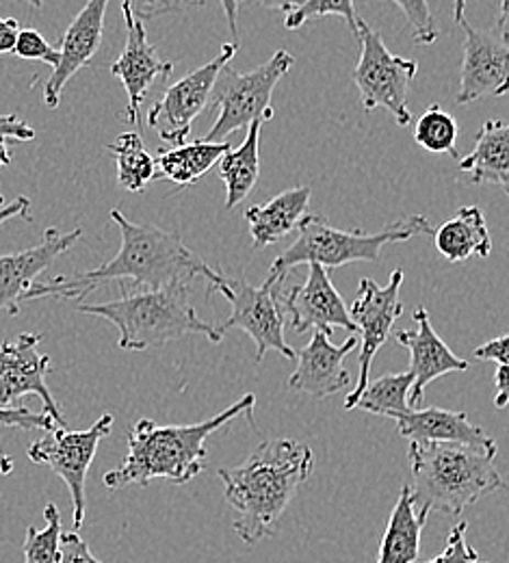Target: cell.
I'll return each instance as SVG.
<instances>
[{
  "mask_svg": "<svg viewBox=\"0 0 509 563\" xmlns=\"http://www.w3.org/2000/svg\"><path fill=\"white\" fill-rule=\"evenodd\" d=\"M111 219L122 232V245L109 263L91 272L35 282L24 301L37 297H82L98 284L122 282L124 278L144 284L146 288H163L176 282L193 280H207L209 286H215L221 278L219 272L182 243L180 234L167 232L152 223H135L120 209L111 211Z\"/></svg>",
  "mask_w": 509,
  "mask_h": 563,
  "instance_id": "cell-1",
  "label": "cell"
},
{
  "mask_svg": "<svg viewBox=\"0 0 509 563\" xmlns=\"http://www.w3.org/2000/svg\"><path fill=\"white\" fill-rule=\"evenodd\" d=\"M312 471V449L295 438L267 440L241 466L219 468L236 536L250 547L274 538L283 514Z\"/></svg>",
  "mask_w": 509,
  "mask_h": 563,
  "instance_id": "cell-2",
  "label": "cell"
},
{
  "mask_svg": "<svg viewBox=\"0 0 509 563\" xmlns=\"http://www.w3.org/2000/svg\"><path fill=\"white\" fill-rule=\"evenodd\" d=\"M254 406L256 397L247 393L218 417L196 424H156L150 419H140L126 435V460L118 468L104 473V488L122 490L133 484L146 488L152 479H167L176 486L189 484L204 468L209 453L207 440L223 424L241 417L254 424Z\"/></svg>",
  "mask_w": 509,
  "mask_h": 563,
  "instance_id": "cell-3",
  "label": "cell"
},
{
  "mask_svg": "<svg viewBox=\"0 0 509 563\" xmlns=\"http://www.w3.org/2000/svg\"><path fill=\"white\" fill-rule=\"evenodd\" d=\"M76 310L113 323L122 352H146L189 334H202L211 343L223 339L219 328L198 314L191 301V282L126 292L102 303H78Z\"/></svg>",
  "mask_w": 509,
  "mask_h": 563,
  "instance_id": "cell-4",
  "label": "cell"
},
{
  "mask_svg": "<svg viewBox=\"0 0 509 563\" xmlns=\"http://www.w3.org/2000/svg\"><path fill=\"white\" fill-rule=\"evenodd\" d=\"M497 446L482 449L453 442H410L412 493L417 505L444 516H460L488 494L506 488L495 468Z\"/></svg>",
  "mask_w": 509,
  "mask_h": 563,
  "instance_id": "cell-5",
  "label": "cell"
},
{
  "mask_svg": "<svg viewBox=\"0 0 509 563\" xmlns=\"http://www.w3.org/2000/svg\"><path fill=\"white\" fill-rule=\"evenodd\" d=\"M299 236L272 265L265 280L285 282L289 272L299 265H321L336 269L350 263H377L386 243H401L414 236L434 234V225L425 214L401 217L379 232H347L330 225L321 214H308L299 223Z\"/></svg>",
  "mask_w": 509,
  "mask_h": 563,
  "instance_id": "cell-6",
  "label": "cell"
},
{
  "mask_svg": "<svg viewBox=\"0 0 509 563\" xmlns=\"http://www.w3.org/2000/svg\"><path fill=\"white\" fill-rule=\"evenodd\" d=\"M292 66L295 57L289 51H276L267 64L243 74L225 66L213 91L219 109L218 120L204 140L223 143L232 133L247 129L254 120L269 122L274 118V89Z\"/></svg>",
  "mask_w": 509,
  "mask_h": 563,
  "instance_id": "cell-7",
  "label": "cell"
},
{
  "mask_svg": "<svg viewBox=\"0 0 509 563\" xmlns=\"http://www.w3.org/2000/svg\"><path fill=\"white\" fill-rule=\"evenodd\" d=\"M221 292L230 306V317L219 325V332L243 330L256 343V362H263L265 353L278 352L289 360L297 353L285 339V312H283V282H263L252 286L243 278H228L221 274L218 284L211 286Z\"/></svg>",
  "mask_w": 509,
  "mask_h": 563,
  "instance_id": "cell-8",
  "label": "cell"
},
{
  "mask_svg": "<svg viewBox=\"0 0 509 563\" xmlns=\"http://www.w3.org/2000/svg\"><path fill=\"white\" fill-rule=\"evenodd\" d=\"M111 415H102L89 429L82 431H70L57 424L51 431H44L46 435L35 440L26 451L31 462L48 466L68 486L73 498L74 529H80L85 525L87 473L98 453L100 442L111 435Z\"/></svg>",
  "mask_w": 509,
  "mask_h": 563,
  "instance_id": "cell-9",
  "label": "cell"
},
{
  "mask_svg": "<svg viewBox=\"0 0 509 563\" xmlns=\"http://www.w3.org/2000/svg\"><path fill=\"white\" fill-rule=\"evenodd\" d=\"M358 40L363 44V53L356 70L352 71V80L361 91L364 111L386 109L399 126H408L412 122L408 93L417 78L419 64L392 55L381 35L366 24Z\"/></svg>",
  "mask_w": 509,
  "mask_h": 563,
  "instance_id": "cell-10",
  "label": "cell"
},
{
  "mask_svg": "<svg viewBox=\"0 0 509 563\" xmlns=\"http://www.w3.org/2000/svg\"><path fill=\"white\" fill-rule=\"evenodd\" d=\"M236 51V42L223 44L213 62L182 76L150 109L147 124L158 133L161 141L171 145H180L187 141L193 122L207 111L213 98L219 74L225 66H230Z\"/></svg>",
  "mask_w": 509,
  "mask_h": 563,
  "instance_id": "cell-11",
  "label": "cell"
},
{
  "mask_svg": "<svg viewBox=\"0 0 509 563\" xmlns=\"http://www.w3.org/2000/svg\"><path fill=\"white\" fill-rule=\"evenodd\" d=\"M403 278H406L403 272L397 269V272H392L386 286H379L368 278L361 280L358 297L350 308V314L358 328V341H361V345H358V350H361L358 382L345 401V410H354L358 399L363 397L364 388L368 386L370 362H373L375 353L379 352V347L386 345L395 321L403 312V303H401Z\"/></svg>",
  "mask_w": 509,
  "mask_h": 563,
  "instance_id": "cell-12",
  "label": "cell"
},
{
  "mask_svg": "<svg viewBox=\"0 0 509 563\" xmlns=\"http://www.w3.org/2000/svg\"><path fill=\"white\" fill-rule=\"evenodd\" d=\"M42 336L24 332L11 341L0 343V406H11L24 395L42 399L44 412L51 415L59 427H66V419L57 408L46 375L53 368L51 355L40 353Z\"/></svg>",
  "mask_w": 509,
  "mask_h": 563,
  "instance_id": "cell-13",
  "label": "cell"
},
{
  "mask_svg": "<svg viewBox=\"0 0 509 563\" xmlns=\"http://www.w3.org/2000/svg\"><path fill=\"white\" fill-rule=\"evenodd\" d=\"M464 26V59L460 71L457 104L477 102L484 96L509 93V44L495 31H479Z\"/></svg>",
  "mask_w": 509,
  "mask_h": 563,
  "instance_id": "cell-14",
  "label": "cell"
},
{
  "mask_svg": "<svg viewBox=\"0 0 509 563\" xmlns=\"http://www.w3.org/2000/svg\"><path fill=\"white\" fill-rule=\"evenodd\" d=\"M122 13L126 22V46L120 59L111 66V71L122 80L129 93V107H126L129 124H140L142 104L146 100L150 87L156 80L167 78L174 70V64L163 62L156 48L147 42L144 20L135 15L129 0H122Z\"/></svg>",
  "mask_w": 509,
  "mask_h": 563,
  "instance_id": "cell-15",
  "label": "cell"
},
{
  "mask_svg": "<svg viewBox=\"0 0 509 563\" xmlns=\"http://www.w3.org/2000/svg\"><path fill=\"white\" fill-rule=\"evenodd\" d=\"M285 306L291 314V328L297 334L308 330L332 332L334 328H341L358 336V328L347 303L330 280L328 269L317 263L308 265V278L301 286H291L287 290Z\"/></svg>",
  "mask_w": 509,
  "mask_h": 563,
  "instance_id": "cell-16",
  "label": "cell"
},
{
  "mask_svg": "<svg viewBox=\"0 0 509 563\" xmlns=\"http://www.w3.org/2000/svg\"><path fill=\"white\" fill-rule=\"evenodd\" d=\"M80 236L82 228H74L68 234H62L57 228H46L37 245L18 254L0 256V310L15 317L20 312V303L26 299L37 278Z\"/></svg>",
  "mask_w": 509,
  "mask_h": 563,
  "instance_id": "cell-17",
  "label": "cell"
},
{
  "mask_svg": "<svg viewBox=\"0 0 509 563\" xmlns=\"http://www.w3.org/2000/svg\"><path fill=\"white\" fill-rule=\"evenodd\" d=\"M358 345L361 341L356 334H350L343 345H334L330 341V332L314 330L310 343L295 360L297 366L289 377V388L314 399H325L341 393L352 384V375L343 366V360Z\"/></svg>",
  "mask_w": 509,
  "mask_h": 563,
  "instance_id": "cell-18",
  "label": "cell"
},
{
  "mask_svg": "<svg viewBox=\"0 0 509 563\" xmlns=\"http://www.w3.org/2000/svg\"><path fill=\"white\" fill-rule=\"evenodd\" d=\"M109 0H87V4L78 11L70 29L66 31L62 40V62L53 70L46 87H44V100L48 109H57L62 100L64 87L70 82L76 71L87 68L91 59L96 57L100 44H102V31H104V13H107Z\"/></svg>",
  "mask_w": 509,
  "mask_h": 563,
  "instance_id": "cell-19",
  "label": "cell"
},
{
  "mask_svg": "<svg viewBox=\"0 0 509 563\" xmlns=\"http://www.w3.org/2000/svg\"><path fill=\"white\" fill-rule=\"evenodd\" d=\"M417 330L397 332V343L410 352V371L414 373V384L410 390V406L417 410L425 401V388L446 373H460L468 368V362L457 357L438 336L425 306L414 310Z\"/></svg>",
  "mask_w": 509,
  "mask_h": 563,
  "instance_id": "cell-20",
  "label": "cell"
},
{
  "mask_svg": "<svg viewBox=\"0 0 509 563\" xmlns=\"http://www.w3.org/2000/svg\"><path fill=\"white\" fill-rule=\"evenodd\" d=\"M397 422V431L401 438L410 442H453L493 449L497 442L475 422L466 412H451L442 408H423V410H406L392 417Z\"/></svg>",
  "mask_w": 509,
  "mask_h": 563,
  "instance_id": "cell-21",
  "label": "cell"
},
{
  "mask_svg": "<svg viewBox=\"0 0 509 563\" xmlns=\"http://www.w3.org/2000/svg\"><path fill=\"white\" fill-rule=\"evenodd\" d=\"M432 511L417 505L412 486H401L390 511L377 563H417L421 555V536Z\"/></svg>",
  "mask_w": 509,
  "mask_h": 563,
  "instance_id": "cell-22",
  "label": "cell"
},
{
  "mask_svg": "<svg viewBox=\"0 0 509 563\" xmlns=\"http://www.w3.org/2000/svg\"><path fill=\"white\" fill-rule=\"evenodd\" d=\"M310 187H295L278 194L267 205H254L245 211V221L254 241V250L278 243L299 228L310 205Z\"/></svg>",
  "mask_w": 509,
  "mask_h": 563,
  "instance_id": "cell-23",
  "label": "cell"
},
{
  "mask_svg": "<svg viewBox=\"0 0 509 563\" xmlns=\"http://www.w3.org/2000/svg\"><path fill=\"white\" fill-rule=\"evenodd\" d=\"M460 172L468 174L475 185H497L509 196V124L488 120L471 154L460 161Z\"/></svg>",
  "mask_w": 509,
  "mask_h": 563,
  "instance_id": "cell-24",
  "label": "cell"
},
{
  "mask_svg": "<svg viewBox=\"0 0 509 563\" xmlns=\"http://www.w3.org/2000/svg\"><path fill=\"white\" fill-rule=\"evenodd\" d=\"M436 250L449 263H464L471 256L488 258L493 236L484 212L477 207H462L455 217L434 230Z\"/></svg>",
  "mask_w": 509,
  "mask_h": 563,
  "instance_id": "cell-25",
  "label": "cell"
},
{
  "mask_svg": "<svg viewBox=\"0 0 509 563\" xmlns=\"http://www.w3.org/2000/svg\"><path fill=\"white\" fill-rule=\"evenodd\" d=\"M265 120H254L236 150H228L219 161V178L225 185V209L239 207L261 178V131Z\"/></svg>",
  "mask_w": 509,
  "mask_h": 563,
  "instance_id": "cell-26",
  "label": "cell"
},
{
  "mask_svg": "<svg viewBox=\"0 0 509 563\" xmlns=\"http://www.w3.org/2000/svg\"><path fill=\"white\" fill-rule=\"evenodd\" d=\"M230 150V141L213 143L202 140L174 145L171 150H161L156 161V180H169L178 187H189L218 165L221 156Z\"/></svg>",
  "mask_w": 509,
  "mask_h": 563,
  "instance_id": "cell-27",
  "label": "cell"
},
{
  "mask_svg": "<svg viewBox=\"0 0 509 563\" xmlns=\"http://www.w3.org/2000/svg\"><path fill=\"white\" fill-rule=\"evenodd\" d=\"M107 150L118 165V185L131 194H142L156 180V161L142 140V133H122Z\"/></svg>",
  "mask_w": 509,
  "mask_h": 563,
  "instance_id": "cell-28",
  "label": "cell"
},
{
  "mask_svg": "<svg viewBox=\"0 0 509 563\" xmlns=\"http://www.w3.org/2000/svg\"><path fill=\"white\" fill-rule=\"evenodd\" d=\"M412 384H414L412 371L384 375L364 388L363 397L358 399L356 408H361L368 415H375V417L392 419L395 415L412 408L410 406Z\"/></svg>",
  "mask_w": 509,
  "mask_h": 563,
  "instance_id": "cell-29",
  "label": "cell"
},
{
  "mask_svg": "<svg viewBox=\"0 0 509 563\" xmlns=\"http://www.w3.org/2000/svg\"><path fill=\"white\" fill-rule=\"evenodd\" d=\"M457 135V122L438 104H432L414 126V140L421 147H425L432 154H449L453 158L460 156L455 147Z\"/></svg>",
  "mask_w": 509,
  "mask_h": 563,
  "instance_id": "cell-30",
  "label": "cell"
},
{
  "mask_svg": "<svg viewBox=\"0 0 509 563\" xmlns=\"http://www.w3.org/2000/svg\"><path fill=\"white\" fill-rule=\"evenodd\" d=\"M46 529H26L24 540V563H59L62 560V514L55 503L44 507Z\"/></svg>",
  "mask_w": 509,
  "mask_h": 563,
  "instance_id": "cell-31",
  "label": "cell"
},
{
  "mask_svg": "<svg viewBox=\"0 0 509 563\" xmlns=\"http://www.w3.org/2000/svg\"><path fill=\"white\" fill-rule=\"evenodd\" d=\"M325 15L343 18L347 22L352 35L361 37L364 22L356 11V0H303L299 7H295L287 13L285 29L297 31L308 20H317V18H325Z\"/></svg>",
  "mask_w": 509,
  "mask_h": 563,
  "instance_id": "cell-32",
  "label": "cell"
},
{
  "mask_svg": "<svg viewBox=\"0 0 509 563\" xmlns=\"http://www.w3.org/2000/svg\"><path fill=\"white\" fill-rule=\"evenodd\" d=\"M395 2L403 15L408 18L412 31H414V42L421 46H432L440 35L430 2L428 0H390Z\"/></svg>",
  "mask_w": 509,
  "mask_h": 563,
  "instance_id": "cell-33",
  "label": "cell"
},
{
  "mask_svg": "<svg viewBox=\"0 0 509 563\" xmlns=\"http://www.w3.org/2000/svg\"><path fill=\"white\" fill-rule=\"evenodd\" d=\"M13 55H18L20 59H29V62H42L46 66H51L53 70L59 66L62 62V51L53 48L44 35L35 29H22L15 42V51Z\"/></svg>",
  "mask_w": 509,
  "mask_h": 563,
  "instance_id": "cell-34",
  "label": "cell"
},
{
  "mask_svg": "<svg viewBox=\"0 0 509 563\" xmlns=\"http://www.w3.org/2000/svg\"><path fill=\"white\" fill-rule=\"evenodd\" d=\"M466 529H468V522H464V520L453 525L449 540H446V549L438 558L425 563H488L479 558V553L475 549L468 547Z\"/></svg>",
  "mask_w": 509,
  "mask_h": 563,
  "instance_id": "cell-35",
  "label": "cell"
},
{
  "mask_svg": "<svg viewBox=\"0 0 509 563\" xmlns=\"http://www.w3.org/2000/svg\"><path fill=\"white\" fill-rule=\"evenodd\" d=\"M0 424L2 427H18L24 431H51L57 427L55 419L46 412H31L29 408H11V406H0Z\"/></svg>",
  "mask_w": 509,
  "mask_h": 563,
  "instance_id": "cell-36",
  "label": "cell"
},
{
  "mask_svg": "<svg viewBox=\"0 0 509 563\" xmlns=\"http://www.w3.org/2000/svg\"><path fill=\"white\" fill-rule=\"evenodd\" d=\"M59 563H102L91 555L89 544L76 533H62V560Z\"/></svg>",
  "mask_w": 509,
  "mask_h": 563,
  "instance_id": "cell-37",
  "label": "cell"
},
{
  "mask_svg": "<svg viewBox=\"0 0 509 563\" xmlns=\"http://www.w3.org/2000/svg\"><path fill=\"white\" fill-rule=\"evenodd\" d=\"M140 20H152L167 13H178L187 0H129Z\"/></svg>",
  "mask_w": 509,
  "mask_h": 563,
  "instance_id": "cell-38",
  "label": "cell"
},
{
  "mask_svg": "<svg viewBox=\"0 0 509 563\" xmlns=\"http://www.w3.org/2000/svg\"><path fill=\"white\" fill-rule=\"evenodd\" d=\"M475 357L484 362H497V364H509V334L499 336L482 347L475 350Z\"/></svg>",
  "mask_w": 509,
  "mask_h": 563,
  "instance_id": "cell-39",
  "label": "cell"
},
{
  "mask_svg": "<svg viewBox=\"0 0 509 563\" xmlns=\"http://www.w3.org/2000/svg\"><path fill=\"white\" fill-rule=\"evenodd\" d=\"M0 137L13 141H33L35 131L26 126L18 115H0Z\"/></svg>",
  "mask_w": 509,
  "mask_h": 563,
  "instance_id": "cell-40",
  "label": "cell"
},
{
  "mask_svg": "<svg viewBox=\"0 0 509 563\" xmlns=\"http://www.w3.org/2000/svg\"><path fill=\"white\" fill-rule=\"evenodd\" d=\"M20 24L13 18H0V55H11L20 35Z\"/></svg>",
  "mask_w": 509,
  "mask_h": 563,
  "instance_id": "cell-41",
  "label": "cell"
},
{
  "mask_svg": "<svg viewBox=\"0 0 509 563\" xmlns=\"http://www.w3.org/2000/svg\"><path fill=\"white\" fill-rule=\"evenodd\" d=\"M495 384H497V395H495V406L497 408H508L509 406V364H499L495 373Z\"/></svg>",
  "mask_w": 509,
  "mask_h": 563,
  "instance_id": "cell-42",
  "label": "cell"
},
{
  "mask_svg": "<svg viewBox=\"0 0 509 563\" xmlns=\"http://www.w3.org/2000/svg\"><path fill=\"white\" fill-rule=\"evenodd\" d=\"M204 2L207 0H187V4H196V7H202ZM219 2L223 7L230 33L236 37L239 35V4H241V0H219Z\"/></svg>",
  "mask_w": 509,
  "mask_h": 563,
  "instance_id": "cell-43",
  "label": "cell"
},
{
  "mask_svg": "<svg viewBox=\"0 0 509 563\" xmlns=\"http://www.w3.org/2000/svg\"><path fill=\"white\" fill-rule=\"evenodd\" d=\"M13 217H22V219L31 217V200L29 198H15L13 202L0 207V225Z\"/></svg>",
  "mask_w": 509,
  "mask_h": 563,
  "instance_id": "cell-44",
  "label": "cell"
},
{
  "mask_svg": "<svg viewBox=\"0 0 509 563\" xmlns=\"http://www.w3.org/2000/svg\"><path fill=\"white\" fill-rule=\"evenodd\" d=\"M495 33L509 44V0H501V9H499V18L495 24Z\"/></svg>",
  "mask_w": 509,
  "mask_h": 563,
  "instance_id": "cell-45",
  "label": "cell"
},
{
  "mask_svg": "<svg viewBox=\"0 0 509 563\" xmlns=\"http://www.w3.org/2000/svg\"><path fill=\"white\" fill-rule=\"evenodd\" d=\"M261 7L265 9H276V11H285L289 13L295 7H299L303 0H256Z\"/></svg>",
  "mask_w": 509,
  "mask_h": 563,
  "instance_id": "cell-46",
  "label": "cell"
},
{
  "mask_svg": "<svg viewBox=\"0 0 509 563\" xmlns=\"http://www.w3.org/2000/svg\"><path fill=\"white\" fill-rule=\"evenodd\" d=\"M9 143H18V141L9 140V137H0V169H2V167H7V165L11 163Z\"/></svg>",
  "mask_w": 509,
  "mask_h": 563,
  "instance_id": "cell-47",
  "label": "cell"
},
{
  "mask_svg": "<svg viewBox=\"0 0 509 563\" xmlns=\"http://www.w3.org/2000/svg\"><path fill=\"white\" fill-rule=\"evenodd\" d=\"M466 4H468V0H453V20L457 22V24H464L466 20H464V15H466Z\"/></svg>",
  "mask_w": 509,
  "mask_h": 563,
  "instance_id": "cell-48",
  "label": "cell"
},
{
  "mask_svg": "<svg viewBox=\"0 0 509 563\" xmlns=\"http://www.w3.org/2000/svg\"><path fill=\"white\" fill-rule=\"evenodd\" d=\"M13 471V457L0 453V475H9Z\"/></svg>",
  "mask_w": 509,
  "mask_h": 563,
  "instance_id": "cell-49",
  "label": "cell"
},
{
  "mask_svg": "<svg viewBox=\"0 0 509 563\" xmlns=\"http://www.w3.org/2000/svg\"><path fill=\"white\" fill-rule=\"evenodd\" d=\"M26 4H31V7H35V9H40V7H44V0H24Z\"/></svg>",
  "mask_w": 509,
  "mask_h": 563,
  "instance_id": "cell-50",
  "label": "cell"
},
{
  "mask_svg": "<svg viewBox=\"0 0 509 563\" xmlns=\"http://www.w3.org/2000/svg\"><path fill=\"white\" fill-rule=\"evenodd\" d=\"M2 205H4V198H2V196H0V207H2Z\"/></svg>",
  "mask_w": 509,
  "mask_h": 563,
  "instance_id": "cell-51",
  "label": "cell"
}]
</instances>
